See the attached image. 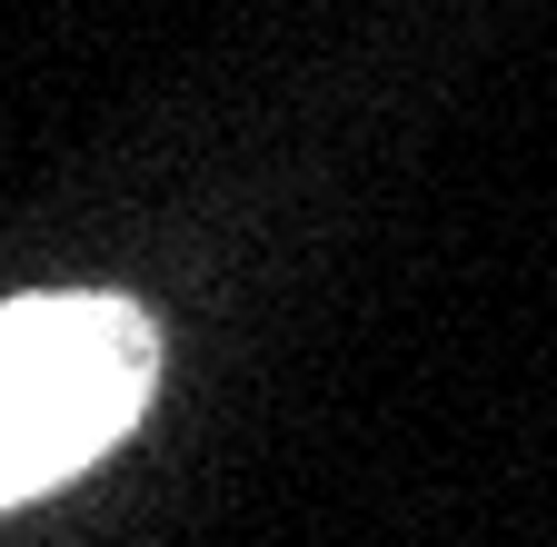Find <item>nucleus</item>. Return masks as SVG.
Masks as SVG:
<instances>
[{"label": "nucleus", "mask_w": 557, "mask_h": 547, "mask_svg": "<svg viewBox=\"0 0 557 547\" xmlns=\"http://www.w3.org/2000/svg\"><path fill=\"white\" fill-rule=\"evenodd\" d=\"M160 388L150 309L100 289H50L0 309V508L81 477Z\"/></svg>", "instance_id": "1"}]
</instances>
